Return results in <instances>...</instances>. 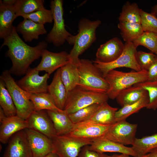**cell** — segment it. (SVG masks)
Segmentation results:
<instances>
[{
  "instance_id": "cell-25",
  "label": "cell",
  "mask_w": 157,
  "mask_h": 157,
  "mask_svg": "<svg viewBox=\"0 0 157 157\" xmlns=\"http://www.w3.org/2000/svg\"><path fill=\"white\" fill-rule=\"evenodd\" d=\"M60 68L61 78L68 94L77 86L79 79L78 65L69 61Z\"/></svg>"
},
{
  "instance_id": "cell-24",
  "label": "cell",
  "mask_w": 157,
  "mask_h": 157,
  "mask_svg": "<svg viewBox=\"0 0 157 157\" xmlns=\"http://www.w3.org/2000/svg\"><path fill=\"white\" fill-rule=\"evenodd\" d=\"M14 6V5H13ZM13 6L3 4L0 0V38L3 39L13 29V23L17 17Z\"/></svg>"
},
{
  "instance_id": "cell-27",
  "label": "cell",
  "mask_w": 157,
  "mask_h": 157,
  "mask_svg": "<svg viewBox=\"0 0 157 157\" xmlns=\"http://www.w3.org/2000/svg\"><path fill=\"white\" fill-rule=\"evenodd\" d=\"M30 99L33 104L34 110H63L57 107L53 98L47 92L35 94L30 93Z\"/></svg>"
},
{
  "instance_id": "cell-47",
  "label": "cell",
  "mask_w": 157,
  "mask_h": 157,
  "mask_svg": "<svg viewBox=\"0 0 157 157\" xmlns=\"http://www.w3.org/2000/svg\"><path fill=\"white\" fill-rule=\"evenodd\" d=\"M146 154L144 156H143L140 157H146Z\"/></svg>"
},
{
  "instance_id": "cell-36",
  "label": "cell",
  "mask_w": 157,
  "mask_h": 157,
  "mask_svg": "<svg viewBox=\"0 0 157 157\" xmlns=\"http://www.w3.org/2000/svg\"><path fill=\"white\" fill-rule=\"evenodd\" d=\"M135 85L142 88L148 92L149 101L146 108L156 110L157 108V81H146Z\"/></svg>"
},
{
  "instance_id": "cell-15",
  "label": "cell",
  "mask_w": 157,
  "mask_h": 157,
  "mask_svg": "<svg viewBox=\"0 0 157 157\" xmlns=\"http://www.w3.org/2000/svg\"><path fill=\"white\" fill-rule=\"evenodd\" d=\"M29 127L51 139L56 135L52 121L46 110H34L27 119Z\"/></svg>"
},
{
  "instance_id": "cell-7",
  "label": "cell",
  "mask_w": 157,
  "mask_h": 157,
  "mask_svg": "<svg viewBox=\"0 0 157 157\" xmlns=\"http://www.w3.org/2000/svg\"><path fill=\"white\" fill-rule=\"evenodd\" d=\"M63 3L62 0H51L50 2V9L53 15L54 24L46 40L57 47L63 45L72 35L65 28Z\"/></svg>"
},
{
  "instance_id": "cell-14",
  "label": "cell",
  "mask_w": 157,
  "mask_h": 157,
  "mask_svg": "<svg viewBox=\"0 0 157 157\" xmlns=\"http://www.w3.org/2000/svg\"><path fill=\"white\" fill-rule=\"evenodd\" d=\"M69 53L65 51L59 53L44 50L42 55V60L35 68L39 71H45L50 74L69 61Z\"/></svg>"
},
{
  "instance_id": "cell-17",
  "label": "cell",
  "mask_w": 157,
  "mask_h": 157,
  "mask_svg": "<svg viewBox=\"0 0 157 157\" xmlns=\"http://www.w3.org/2000/svg\"><path fill=\"white\" fill-rule=\"evenodd\" d=\"M109 126L84 122L74 124L73 129L68 134L92 141L102 138Z\"/></svg>"
},
{
  "instance_id": "cell-26",
  "label": "cell",
  "mask_w": 157,
  "mask_h": 157,
  "mask_svg": "<svg viewBox=\"0 0 157 157\" xmlns=\"http://www.w3.org/2000/svg\"><path fill=\"white\" fill-rule=\"evenodd\" d=\"M148 93L142 88L134 85L122 91L116 99L117 103L122 107L137 101Z\"/></svg>"
},
{
  "instance_id": "cell-38",
  "label": "cell",
  "mask_w": 157,
  "mask_h": 157,
  "mask_svg": "<svg viewBox=\"0 0 157 157\" xmlns=\"http://www.w3.org/2000/svg\"><path fill=\"white\" fill-rule=\"evenodd\" d=\"M141 24L144 32L157 33V17L151 13L141 11Z\"/></svg>"
},
{
  "instance_id": "cell-4",
  "label": "cell",
  "mask_w": 157,
  "mask_h": 157,
  "mask_svg": "<svg viewBox=\"0 0 157 157\" xmlns=\"http://www.w3.org/2000/svg\"><path fill=\"white\" fill-rule=\"evenodd\" d=\"M104 78L109 88L106 94L109 98L116 99L123 90L148 80V72L144 70L126 72L113 69L109 71Z\"/></svg>"
},
{
  "instance_id": "cell-43",
  "label": "cell",
  "mask_w": 157,
  "mask_h": 157,
  "mask_svg": "<svg viewBox=\"0 0 157 157\" xmlns=\"http://www.w3.org/2000/svg\"><path fill=\"white\" fill-rule=\"evenodd\" d=\"M146 157H157V148L151 150L146 154Z\"/></svg>"
},
{
  "instance_id": "cell-5",
  "label": "cell",
  "mask_w": 157,
  "mask_h": 157,
  "mask_svg": "<svg viewBox=\"0 0 157 157\" xmlns=\"http://www.w3.org/2000/svg\"><path fill=\"white\" fill-rule=\"evenodd\" d=\"M0 78L4 82L12 98L16 108L17 115L26 120L34 110L33 104L30 99V93L18 85L9 70L3 71Z\"/></svg>"
},
{
  "instance_id": "cell-9",
  "label": "cell",
  "mask_w": 157,
  "mask_h": 157,
  "mask_svg": "<svg viewBox=\"0 0 157 157\" xmlns=\"http://www.w3.org/2000/svg\"><path fill=\"white\" fill-rule=\"evenodd\" d=\"M53 151L59 157H77L83 147L90 145L92 140L68 134L56 135L51 139Z\"/></svg>"
},
{
  "instance_id": "cell-20",
  "label": "cell",
  "mask_w": 157,
  "mask_h": 157,
  "mask_svg": "<svg viewBox=\"0 0 157 157\" xmlns=\"http://www.w3.org/2000/svg\"><path fill=\"white\" fill-rule=\"evenodd\" d=\"M48 92L53 98L57 107L60 110H64L67 93L61 78L60 68L57 70L51 83L48 85Z\"/></svg>"
},
{
  "instance_id": "cell-31",
  "label": "cell",
  "mask_w": 157,
  "mask_h": 157,
  "mask_svg": "<svg viewBox=\"0 0 157 157\" xmlns=\"http://www.w3.org/2000/svg\"><path fill=\"white\" fill-rule=\"evenodd\" d=\"M43 0H17L13 6L17 17L45 8Z\"/></svg>"
},
{
  "instance_id": "cell-35",
  "label": "cell",
  "mask_w": 157,
  "mask_h": 157,
  "mask_svg": "<svg viewBox=\"0 0 157 157\" xmlns=\"http://www.w3.org/2000/svg\"><path fill=\"white\" fill-rule=\"evenodd\" d=\"M100 104H94L82 108L73 113L69 114V117L74 124L87 121L95 113Z\"/></svg>"
},
{
  "instance_id": "cell-41",
  "label": "cell",
  "mask_w": 157,
  "mask_h": 157,
  "mask_svg": "<svg viewBox=\"0 0 157 157\" xmlns=\"http://www.w3.org/2000/svg\"><path fill=\"white\" fill-rule=\"evenodd\" d=\"M147 81H157V59L149 67L147 70Z\"/></svg>"
},
{
  "instance_id": "cell-3",
  "label": "cell",
  "mask_w": 157,
  "mask_h": 157,
  "mask_svg": "<svg viewBox=\"0 0 157 157\" xmlns=\"http://www.w3.org/2000/svg\"><path fill=\"white\" fill-rule=\"evenodd\" d=\"M78 69L79 79L77 86L87 90L106 93L109 84L92 62L80 59Z\"/></svg>"
},
{
  "instance_id": "cell-19",
  "label": "cell",
  "mask_w": 157,
  "mask_h": 157,
  "mask_svg": "<svg viewBox=\"0 0 157 157\" xmlns=\"http://www.w3.org/2000/svg\"><path fill=\"white\" fill-rule=\"evenodd\" d=\"M89 148L90 150L101 153L117 152L134 157H138L136 153L132 147H128L103 138L93 140L91 144L89 145Z\"/></svg>"
},
{
  "instance_id": "cell-30",
  "label": "cell",
  "mask_w": 157,
  "mask_h": 157,
  "mask_svg": "<svg viewBox=\"0 0 157 157\" xmlns=\"http://www.w3.org/2000/svg\"><path fill=\"white\" fill-rule=\"evenodd\" d=\"M132 146L138 157L147 154L153 149L157 148V133L140 138H136Z\"/></svg>"
},
{
  "instance_id": "cell-16",
  "label": "cell",
  "mask_w": 157,
  "mask_h": 157,
  "mask_svg": "<svg viewBox=\"0 0 157 157\" xmlns=\"http://www.w3.org/2000/svg\"><path fill=\"white\" fill-rule=\"evenodd\" d=\"M124 47L122 40L114 37L101 44L98 49L95 60L104 63L111 62L122 53Z\"/></svg>"
},
{
  "instance_id": "cell-11",
  "label": "cell",
  "mask_w": 157,
  "mask_h": 157,
  "mask_svg": "<svg viewBox=\"0 0 157 157\" xmlns=\"http://www.w3.org/2000/svg\"><path fill=\"white\" fill-rule=\"evenodd\" d=\"M39 72L35 68H29L25 76L16 83L23 90L31 94L48 92L47 81L50 75L46 73L41 76Z\"/></svg>"
},
{
  "instance_id": "cell-22",
  "label": "cell",
  "mask_w": 157,
  "mask_h": 157,
  "mask_svg": "<svg viewBox=\"0 0 157 157\" xmlns=\"http://www.w3.org/2000/svg\"><path fill=\"white\" fill-rule=\"evenodd\" d=\"M46 111L52 122L56 135H66L71 131L74 124L65 110Z\"/></svg>"
},
{
  "instance_id": "cell-1",
  "label": "cell",
  "mask_w": 157,
  "mask_h": 157,
  "mask_svg": "<svg viewBox=\"0 0 157 157\" xmlns=\"http://www.w3.org/2000/svg\"><path fill=\"white\" fill-rule=\"evenodd\" d=\"M6 46L8 48L5 55L11 60L12 65L9 70L10 74L21 76L26 74L30 65L41 57L48 44L42 41L35 46L31 47L25 43L17 34L13 26L12 32L4 39L1 48Z\"/></svg>"
},
{
  "instance_id": "cell-6",
  "label": "cell",
  "mask_w": 157,
  "mask_h": 157,
  "mask_svg": "<svg viewBox=\"0 0 157 157\" xmlns=\"http://www.w3.org/2000/svg\"><path fill=\"white\" fill-rule=\"evenodd\" d=\"M108 99L106 93L87 90L77 86L68 93L64 110L69 115L94 104L107 102Z\"/></svg>"
},
{
  "instance_id": "cell-34",
  "label": "cell",
  "mask_w": 157,
  "mask_h": 157,
  "mask_svg": "<svg viewBox=\"0 0 157 157\" xmlns=\"http://www.w3.org/2000/svg\"><path fill=\"white\" fill-rule=\"evenodd\" d=\"M137 48L142 46L149 49L151 53L157 54V33L144 32L133 42Z\"/></svg>"
},
{
  "instance_id": "cell-12",
  "label": "cell",
  "mask_w": 157,
  "mask_h": 157,
  "mask_svg": "<svg viewBox=\"0 0 157 157\" xmlns=\"http://www.w3.org/2000/svg\"><path fill=\"white\" fill-rule=\"evenodd\" d=\"M24 130L33 157H44L53 152V144L51 138L32 129L27 128Z\"/></svg>"
},
{
  "instance_id": "cell-42",
  "label": "cell",
  "mask_w": 157,
  "mask_h": 157,
  "mask_svg": "<svg viewBox=\"0 0 157 157\" xmlns=\"http://www.w3.org/2000/svg\"><path fill=\"white\" fill-rule=\"evenodd\" d=\"M1 1L2 3L4 5L12 6L15 5L17 0H3Z\"/></svg>"
},
{
  "instance_id": "cell-44",
  "label": "cell",
  "mask_w": 157,
  "mask_h": 157,
  "mask_svg": "<svg viewBox=\"0 0 157 157\" xmlns=\"http://www.w3.org/2000/svg\"><path fill=\"white\" fill-rule=\"evenodd\" d=\"M110 157H130V156L126 154H114Z\"/></svg>"
},
{
  "instance_id": "cell-21",
  "label": "cell",
  "mask_w": 157,
  "mask_h": 157,
  "mask_svg": "<svg viewBox=\"0 0 157 157\" xmlns=\"http://www.w3.org/2000/svg\"><path fill=\"white\" fill-rule=\"evenodd\" d=\"M16 30L20 33L26 42L38 40L40 35L47 33L44 24L36 23L30 19H24L17 26Z\"/></svg>"
},
{
  "instance_id": "cell-40",
  "label": "cell",
  "mask_w": 157,
  "mask_h": 157,
  "mask_svg": "<svg viewBox=\"0 0 157 157\" xmlns=\"http://www.w3.org/2000/svg\"><path fill=\"white\" fill-rule=\"evenodd\" d=\"M104 153H101L90 150L89 145L82 148L77 157H110Z\"/></svg>"
},
{
  "instance_id": "cell-45",
  "label": "cell",
  "mask_w": 157,
  "mask_h": 157,
  "mask_svg": "<svg viewBox=\"0 0 157 157\" xmlns=\"http://www.w3.org/2000/svg\"><path fill=\"white\" fill-rule=\"evenodd\" d=\"M157 17V4L152 8L151 12Z\"/></svg>"
},
{
  "instance_id": "cell-2",
  "label": "cell",
  "mask_w": 157,
  "mask_h": 157,
  "mask_svg": "<svg viewBox=\"0 0 157 157\" xmlns=\"http://www.w3.org/2000/svg\"><path fill=\"white\" fill-rule=\"evenodd\" d=\"M101 22L99 20L92 21L83 18L79 22L78 33L72 35L67 40L68 43L73 45L69 53V61L78 65L79 56L88 49L96 40V31Z\"/></svg>"
},
{
  "instance_id": "cell-29",
  "label": "cell",
  "mask_w": 157,
  "mask_h": 157,
  "mask_svg": "<svg viewBox=\"0 0 157 157\" xmlns=\"http://www.w3.org/2000/svg\"><path fill=\"white\" fill-rule=\"evenodd\" d=\"M149 101L148 93L137 101L125 106L118 110L115 113L116 122L126 119L131 115L138 112L143 108L147 106Z\"/></svg>"
},
{
  "instance_id": "cell-37",
  "label": "cell",
  "mask_w": 157,
  "mask_h": 157,
  "mask_svg": "<svg viewBox=\"0 0 157 157\" xmlns=\"http://www.w3.org/2000/svg\"><path fill=\"white\" fill-rule=\"evenodd\" d=\"M24 19H30L36 23L44 24L51 23L53 21V16L51 9L45 8L31 14L22 16Z\"/></svg>"
},
{
  "instance_id": "cell-32",
  "label": "cell",
  "mask_w": 157,
  "mask_h": 157,
  "mask_svg": "<svg viewBox=\"0 0 157 157\" xmlns=\"http://www.w3.org/2000/svg\"><path fill=\"white\" fill-rule=\"evenodd\" d=\"M0 105L6 117L17 115L16 108L4 81L0 78Z\"/></svg>"
},
{
  "instance_id": "cell-23",
  "label": "cell",
  "mask_w": 157,
  "mask_h": 157,
  "mask_svg": "<svg viewBox=\"0 0 157 157\" xmlns=\"http://www.w3.org/2000/svg\"><path fill=\"white\" fill-rule=\"evenodd\" d=\"M118 110V108L110 106L107 102L101 104L94 115L88 120L84 122L110 126L116 122L115 115Z\"/></svg>"
},
{
  "instance_id": "cell-8",
  "label": "cell",
  "mask_w": 157,
  "mask_h": 157,
  "mask_svg": "<svg viewBox=\"0 0 157 157\" xmlns=\"http://www.w3.org/2000/svg\"><path fill=\"white\" fill-rule=\"evenodd\" d=\"M137 48L132 42H126L122 53L114 61L107 63H101L95 60L92 62L104 78L109 71L117 68L125 67L135 71H140L142 70L136 59Z\"/></svg>"
},
{
  "instance_id": "cell-13",
  "label": "cell",
  "mask_w": 157,
  "mask_h": 157,
  "mask_svg": "<svg viewBox=\"0 0 157 157\" xmlns=\"http://www.w3.org/2000/svg\"><path fill=\"white\" fill-rule=\"evenodd\" d=\"M8 142L3 157H33L24 130L14 134Z\"/></svg>"
},
{
  "instance_id": "cell-39",
  "label": "cell",
  "mask_w": 157,
  "mask_h": 157,
  "mask_svg": "<svg viewBox=\"0 0 157 157\" xmlns=\"http://www.w3.org/2000/svg\"><path fill=\"white\" fill-rule=\"evenodd\" d=\"M136 57L141 69L147 71L157 59V56L154 53L142 51H137Z\"/></svg>"
},
{
  "instance_id": "cell-33",
  "label": "cell",
  "mask_w": 157,
  "mask_h": 157,
  "mask_svg": "<svg viewBox=\"0 0 157 157\" xmlns=\"http://www.w3.org/2000/svg\"><path fill=\"white\" fill-rule=\"evenodd\" d=\"M137 3L127 1L123 6L118 19L119 22L141 24V11Z\"/></svg>"
},
{
  "instance_id": "cell-10",
  "label": "cell",
  "mask_w": 157,
  "mask_h": 157,
  "mask_svg": "<svg viewBox=\"0 0 157 157\" xmlns=\"http://www.w3.org/2000/svg\"><path fill=\"white\" fill-rule=\"evenodd\" d=\"M138 124L128 122L126 120L117 122L110 126L102 138L124 145H132L136 138Z\"/></svg>"
},
{
  "instance_id": "cell-28",
  "label": "cell",
  "mask_w": 157,
  "mask_h": 157,
  "mask_svg": "<svg viewBox=\"0 0 157 157\" xmlns=\"http://www.w3.org/2000/svg\"><path fill=\"white\" fill-rule=\"evenodd\" d=\"M117 26L125 42H133L144 32L140 24L119 22Z\"/></svg>"
},
{
  "instance_id": "cell-18",
  "label": "cell",
  "mask_w": 157,
  "mask_h": 157,
  "mask_svg": "<svg viewBox=\"0 0 157 157\" xmlns=\"http://www.w3.org/2000/svg\"><path fill=\"white\" fill-rule=\"evenodd\" d=\"M0 122V141L3 144L7 143L10 137L16 133L29 127L27 121L17 115L6 116Z\"/></svg>"
},
{
  "instance_id": "cell-46",
  "label": "cell",
  "mask_w": 157,
  "mask_h": 157,
  "mask_svg": "<svg viewBox=\"0 0 157 157\" xmlns=\"http://www.w3.org/2000/svg\"><path fill=\"white\" fill-rule=\"evenodd\" d=\"M44 157H59V156L55 153L52 152Z\"/></svg>"
}]
</instances>
